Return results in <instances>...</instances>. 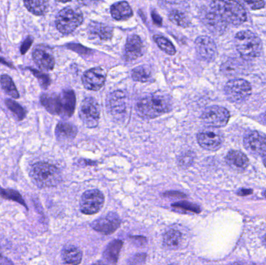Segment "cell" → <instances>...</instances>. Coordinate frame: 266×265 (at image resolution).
Instances as JSON below:
<instances>
[{
	"label": "cell",
	"instance_id": "cell-20",
	"mask_svg": "<svg viewBox=\"0 0 266 265\" xmlns=\"http://www.w3.org/2000/svg\"><path fill=\"white\" fill-rule=\"evenodd\" d=\"M143 45L138 35H131L127 39L124 56L128 62L136 60L143 55Z\"/></svg>",
	"mask_w": 266,
	"mask_h": 265
},
{
	"label": "cell",
	"instance_id": "cell-42",
	"mask_svg": "<svg viewBox=\"0 0 266 265\" xmlns=\"http://www.w3.org/2000/svg\"><path fill=\"white\" fill-rule=\"evenodd\" d=\"M253 193V191L251 189H241L238 192V195L240 196H247V195H251Z\"/></svg>",
	"mask_w": 266,
	"mask_h": 265
},
{
	"label": "cell",
	"instance_id": "cell-29",
	"mask_svg": "<svg viewBox=\"0 0 266 265\" xmlns=\"http://www.w3.org/2000/svg\"><path fill=\"white\" fill-rule=\"evenodd\" d=\"M0 83H1V86H2L4 91L8 94L9 96L12 97L13 98H15V99L20 98L18 91L16 87L14 81L8 75H2L1 76V77H0Z\"/></svg>",
	"mask_w": 266,
	"mask_h": 265
},
{
	"label": "cell",
	"instance_id": "cell-49",
	"mask_svg": "<svg viewBox=\"0 0 266 265\" xmlns=\"http://www.w3.org/2000/svg\"><path fill=\"white\" fill-rule=\"evenodd\" d=\"M264 240H265V241H266V237H265V238H264Z\"/></svg>",
	"mask_w": 266,
	"mask_h": 265
},
{
	"label": "cell",
	"instance_id": "cell-46",
	"mask_svg": "<svg viewBox=\"0 0 266 265\" xmlns=\"http://www.w3.org/2000/svg\"><path fill=\"white\" fill-rule=\"evenodd\" d=\"M263 163H264V166H265L266 167V157L264 158V160H263Z\"/></svg>",
	"mask_w": 266,
	"mask_h": 265
},
{
	"label": "cell",
	"instance_id": "cell-6",
	"mask_svg": "<svg viewBox=\"0 0 266 265\" xmlns=\"http://www.w3.org/2000/svg\"><path fill=\"white\" fill-rule=\"evenodd\" d=\"M83 14L79 10L66 7L57 14L56 27L62 34H69L73 32L83 23Z\"/></svg>",
	"mask_w": 266,
	"mask_h": 265
},
{
	"label": "cell",
	"instance_id": "cell-7",
	"mask_svg": "<svg viewBox=\"0 0 266 265\" xmlns=\"http://www.w3.org/2000/svg\"><path fill=\"white\" fill-rule=\"evenodd\" d=\"M225 94L232 102L241 103L251 95V86L245 79L235 78L228 81L226 84Z\"/></svg>",
	"mask_w": 266,
	"mask_h": 265
},
{
	"label": "cell",
	"instance_id": "cell-47",
	"mask_svg": "<svg viewBox=\"0 0 266 265\" xmlns=\"http://www.w3.org/2000/svg\"><path fill=\"white\" fill-rule=\"evenodd\" d=\"M263 195H264V198H266V191L264 192V193H263Z\"/></svg>",
	"mask_w": 266,
	"mask_h": 265
},
{
	"label": "cell",
	"instance_id": "cell-39",
	"mask_svg": "<svg viewBox=\"0 0 266 265\" xmlns=\"http://www.w3.org/2000/svg\"><path fill=\"white\" fill-rule=\"evenodd\" d=\"M248 4V7L252 10H259L263 8L264 6V3L263 1H255V2H245Z\"/></svg>",
	"mask_w": 266,
	"mask_h": 265
},
{
	"label": "cell",
	"instance_id": "cell-15",
	"mask_svg": "<svg viewBox=\"0 0 266 265\" xmlns=\"http://www.w3.org/2000/svg\"><path fill=\"white\" fill-rule=\"evenodd\" d=\"M106 72L102 68H93L86 71L82 76L83 86L89 91H99L105 84Z\"/></svg>",
	"mask_w": 266,
	"mask_h": 265
},
{
	"label": "cell",
	"instance_id": "cell-19",
	"mask_svg": "<svg viewBox=\"0 0 266 265\" xmlns=\"http://www.w3.org/2000/svg\"><path fill=\"white\" fill-rule=\"evenodd\" d=\"M248 63L244 59L241 60L238 59H229L223 63L220 71L224 76L234 77L245 73L248 71Z\"/></svg>",
	"mask_w": 266,
	"mask_h": 265
},
{
	"label": "cell",
	"instance_id": "cell-9",
	"mask_svg": "<svg viewBox=\"0 0 266 265\" xmlns=\"http://www.w3.org/2000/svg\"><path fill=\"white\" fill-rule=\"evenodd\" d=\"M81 121L87 128H95L99 122L100 109L98 102L94 98H85L79 109Z\"/></svg>",
	"mask_w": 266,
	"mask_h": 265
},
{
	"label": "cell",
	"instance_id": "cell-31",
	"mask_svg": "<svg viewBox=\"0 0 266 265\" xmlns=\"http://www.w3.org/2000/svg\"><path fill=\"white\" fill-rule=\"evenodd\" d=\"M24 5L30 13L37 16L44 15L49 7L46 1H25Z\"/></svg>",
	"mask_w": 266,
	"mask_h": 265
},
{
	"label": "cell",
	"instance_id": "cell-8",
	"mask_svg": "<svg viewBox=\"0 0 266 265\" xmlns=\"http://www.w3.org/2000/svg\"><path fill=\"white\" fill-rule=\"evenodd\" d=\"M202 122L211 128H221L228 124L230 113L226 108L219 106H212L206 108L202 113Z\"/></svg>",
	"mask_w": 266,
	"mask_h": 265
},
{
	"label": "cell",
	"instance_id": "cell-13",
	"mask_svg": "<svg viewBox=\"0 0 266 265\" xmlns=\"http://www.w3.org/2000/svg\"><path fill=\"white\" fill-rule=\"evenodd\" d=\"M197 141L204 150L215 151L219 150L224 143V136L220 131L204 130L197 135Z\"/></svg>",
	"mask_w": 266,
	"mask_h": 265
},
{
	"label": "cell",
	"instance_id": "cell-23",
	"mask_svg": "<svg viewBox=\"0 0 266 265\" xmlns=\"http://www.w3.org/2000/svg\"><path fill=\"white\" fill-rule=\"evenodd\" d=\"M77 134V129L70 123L61 121L56 126V135L58 140L63 143L73 141Z\"/></svg>",
	"mask_w": 266,
	"mask_h": 265
},
{
	"label": "cell",
	"instance_id": "cell-2",
	"mask_svg": "<svg viewBox=\"0 0 266 265\" xmlns=\"http://www.w3.org/2000/svg\"><path fill=\"white\" fill-rule=\"evenodd\" d=\"M172 109L170 98L163 94H154L146 97L137 103V110L141 117L155 118L168 113Z\"/></svg>",
	"mask_w": 266,
	"mask_h": 265
},
{
	"label": "cell",
	"instance_id": "cell-16",
	"mask_svg": "<svg viewBox=\"0 0 266 265\" xmlns=\"http://www.w3.org/2000/svg\"><path fill=\"white\" fill-rule=\"evenodd\" d=\"M120 224L121 221L116 214L108 213L95 220L93 224H91V227L98 233L108 235L116 231Z\"/></svg>",
	"mask_w": 266,
	"mask_h": 265
},
{
	"label": "cell",
	"instance_id": "cell-33",
	"mask_svg": "<svg viewBox=\"0 0 266 265\" xmlns=\"http://www.w3.org/2000/svg\"><path fill=\"white\" fill-rule=\"evenodd\" d=\"M153 40L157 43L158 47L163 52H165L167 54L170 55V56L175 55V47L173 46V45L168 39L163 37V36L155 35L153 37Z\"/></svg>",
	"mask_w": 266,
	"mask_h": 265
},
{
	"label": "cell",
	"instance_id": "cell-26",
	"mask_svg": "<svg viewBox=\"0 0 266 265\" xmlns=\"http://www.w3.org/2000/svg\"><path fill=\"white\" fill-rule=\"evenodd\" d=\"M123 242L118 240H114L108 244L104 253V258L108 265H115L116 263Z\"/></svg>",
	"mask_w": 266,
	"mask_h": 265
},
{
	"label": "cell",
	"instance_id": "cell-25",
	"mask_svg": "<svg viewBox=\"0 0 266 265\" xmlns=\"http://www.w3.org/2000/svg\"><path fill=\"white\" fill-rule=\"evenodd\" d=\"M111 14L115 20H121L132 17L133 12L128 3L118 2L111 6Z\"/></svg>",
	"mask_w": 266,
	"mask_h": 265
},
{
	"label": "cell",
	"instance_id": "cell-50",
	"mask_svg": "<svg viewBox=\"0 0 266 265\" xmlns=\"http://www.w3.org/2000/svg\"><path fill=\"white\" fill-rule=\"evenodd\" d=\"M0 51H1V47H0Z\"/></svg>",
	"mask_w": 266,
	"mask_h": 265
},
{
	"label": "cell",
	"instance_id": "cell-14",
	"mask_svg": "<svg viewBox=\"0 0 266 265\" xmlns=\"http://www.w3.org/2000/svg\"><path fill=\"white\" fill-rule=\"evenodd\" d=\"M196 49L199 57L206 62H212L217 54L216 43L207 36H200L196 39Z\"/></svg>",
	"mask_w": 266,
	"mask_h": 265
},
{
	"label": "cell",
	"instance_id": "cell-41",
	"mask_svg": "<svg viewBox=\"0 0 266 265\" xmlns=\"http://www.w3.org/2000/svg\"><path fill=\"white\" fill-rule=\"evenodd\" d=\"M0 265H14L11 260H9L7 257H3L0 255Z\"/></svg>",
	"mask_w": 266,
	"mask_h": 265
},
{
	"label": "cell",
	"instance_id": "cell-37",
	"mask_svg": "<svg viewBox=\"0 0 266 265\" xmlns=\"http://www.w3.org/2000/svg\"><path fill=\"white\" fill-rule=\"evenodd\" d=\"M194 158H195V155L192 152H186V153H183L179 158V165L182 167H189L193 163Z\"/></svg>",
	"mask_w": 266,
	"mask_h": 265
},
{
	"label": "cell",
	"instance_id": "cell-22",
	"mask_svg": "<svg viewBox=\"0 0 266 265\" xmlns=\"http://www.w3.org/2000/svg\"><path fill=\"white\" fill-rule=\"evenodd\" d=\"M88 33L91 38L104 41L111 38L113 34V29L102 23L92 22L88 27Z\"/></svg>",
	"mask_w": 266,
	"mask_h": 265
},
{
	"label": "cell",
	"instance_id": "cell-34",
	"mask_svg": "<svg viewBox=\"0 0 266 265\" xmlns=\"http://www.w3.org/2000/svg\"><path fill=\"white\" fill-rule=\"evenodd\" d=\"M6 104H7V108H9L11 112L14 114L16 118L19 121L24 119L26 116V111L24 108H22L18 103L13 100L7 99L6 100Z\"/></svg>",
	"mask_w": 266,
	"mask_h": 265
},
{
	"label": "cell",
	"instance_id": "cell-45",
	"mask_svg": "<svg viewBox=\"0 0 266 265\" xmlns=\"http://www.w3.org/2000/svg\"><path fill=\"white\" fill-rule=\"evenodd\" d=\"M262 119L264 120V122L266 123V112L262 115Z\"/></svg>",
	"mask_w": 266,
	"mask_h": 265
},
{
	"label": "cell",
	"instance_id": "cell-24",
	"mask_svg": "<svg viewBox=\"0 0 266 265\" xmlns=\"http://www.w3.org/2000/svg\"><path fill=\"white\" fill-rule=\"evenodd\" d=\"M63 261L66 265H79L82 260V252L74 246H66L62 252Z\"/></svg>",
	"mask_w": 266,
	"mask_h": 265
},
{
	"label": "cell",
	"instance_id": "cell-40",
	"mask_svg": "<svg viewBox=\"0 0 266 265\" xmlns=\"http://www.w3.org/2000/svg\"><path fill=\"white\" fill-rule=\"evenodd\" d=\"M152 18H153V23L157 26L162 25V18L157 14L155 11H153L151 14Z\"/></svg>",
	"mask_w": 266,
	"mask_h": 265
},
{
	"label": "cell",
	"instance_id": "cell-43",
	"mask_svg": "<svg viewBox=\"0 0 266 265\" xmlns=\"http://www.w3.org/2000/svg\"><path fill=\"white\" fill-rule=\"evenodd\" d=\"M231 265H251L248 263H244V262H236V263H233Z\"/></svg>",
	"mask_w": 266,
	"mask_h": 265
},
{
	"label": "cell",
	"instance_id": "cell-30",
	"mask_svg": "<svg viewBox=\"0 0 266 265\" xmlns=\"http://www.w3.org/2000/svg\"><path fill=\"white\" fill-rule=\"evenodd\" d=\"M169 20L173 24L179 26L181 27H187L190 24V20L189 17L185 13L180 10H173L170 11L168 15Z\"/></svg>",
	"mask_w": 266,
	"mask_h": 265
},
{
	"label": "cell",
	"instance_id": "cell-3",
	"mask_svg": "<svg viewBox=\"0 0 266 265\" xmlns=\"http://www.w3.org/2000/svg\"><path fill=\"white\" fill-rule=\"evenodd\" d=\"M30 178L39 188H52L62 181L60 170L54 165L40 162L33 165L30 169Z\"/></svg>",
	"mask_w": 266,
	"mask_h": 265
},
{
	"label": "cell",
	"instance_id": "cell-51",
	"mask_svg": "<svg viewBox=\"0 0 266 265\" xmlns=\"http://www.w3.org/2000/svg\"><path fill=\"white\" fill-rule=\"evenodd\" d=\"M170 265H176V264H170Z\"/></svg>",
	"mask_w": 266,
	"mask_h": 265
},
{
	"label": "cell",
	"instance_id": "cell-10",
	"mask_svg": "<svg viewBox=\"0 0 266 265\" xmlns=\"http://www.w3.org/2000/svg\"><path fill=\"white\" fill-rule=\"evenodd\" d=\"M202 21L211 32L216 35L224 34L228 28V23L211 4L202 13Z\"/></svg>",
	"mask_w": 266,
	"mask_h": 265
},
{
	"label": "cell",
	"instance_id": "cell-11",
	"mask_svg": "<svg viewBox=\"0 0 266 265\" xmlns=\"http://www.w3.org/2000/svg\"><path fill=\"white\" fill-rule=\"evenodd\" d=\"M105 202V197L98 190L86 191L80 199V209L86 215L98 213L102 208Z\"/></svg>",
	"mask_w": 266,
	"mask_h": 265
},
{
	"label": "cell",
	"instance_id": "cell-18",
	"mask_svg": "<svg viewBox=\"0 0 266 265\" xmlns=\"http://www.w3.org/2000/svg\"><path fill=\"white\" fill-rule=\"evenodd\" d=\"M33 59L36 64L45 70H53L55 66V59L49 48L38 46L33 52Z\"/></svg>",
	"mask_w": 266,
	"mask_h": 265
},
{
	"label": "cell",
	"instance_id": "cell-44",
	"mask_svg": "<svg viewBox=\"0 0 266 265\" xmlns=\"http://www.w3.org/2000/svg\"><path fill=\"white\" fill-rule=\"evenodd\" d=\"M94 265H108V263H106V262H103V261H98L96 263H95Z\"/></svg>",
	"mask_w": 266,
	"mask_h": 265
},
{
	"label": "cell",
	"instance_id": "cell-17",
	"mask_svg": "<svg viewBox=\"0 0 266 265\" xmlns=\"http://www.w3.org/2000/svg\"><path fill=\"white\" fill-rule=\"evenodd\" d=\"M108 110L114 117H121L126 111V98L120 91L111 93L108 98Z\"/></svg>",
	"mask_w": 266,
	"mask_h": 265
},
{
	"label": "cell",
	"instance_id": "cell-1",
	"mask_svg": "<svg viewBox=\"0 0 266 265\" xmlns=\"http://www.w3.org/2000/svg\"><path fill=\"white\" fill-rule=\"evenodd\" d=\"M40 102L51 114L71 117L76 108V95L73 91H65L61 95L56 94H44Z\"/></svg>",
	"mask_w": 266,
	"mask_h": 265
},
{
	"label": "cell",
	"instance_id": "cell-4",
	"mask_svg": "<svg viewBox=\"0 0 266 265\" xmlns=\"http://www.w3.org/2000/svg\"><path fill=\"white\" fill-rule=\"evenodd\" d=\"M235 46L245 61L253 60L261 55L262 45L259 37L250 30H242L235 36Z\"/></svg>",
	"mask_w": 266,
	"mask_h": 265
},
{
	"label": "cell",
	"instance_id": "cell-48",
	"mask_svg": "<svg viewBox=\"0 0 266 265\" xmlns=\"http://www.w3.org/2000/svg\"><path fill=\"white\" fill-rule=\"evenodd\" d=\"M0 255H1V249H0Z\"/></svg>",
	"mask_w": 266,
	"mask_h": 265
},
{
	"label": "cell",
	"instance_id": "cell-27",
	"mask_svg": "<svg viewBox=\"0 0 266 265\" xmlns=\"http://www.w3.org/2000/svg\"><path fill=\"white\" fill-rule=\"evenodd\" d=\"M182 235L181 232L170 230L163 236V246L169 250H176L180 247Z\"/></svg>",
	"mask_w": 266,
	"mask_h": 265
},
{
	"label": "cell",
	"instance_id": "cell-5",
	"mask_svg": "<svg viewBox=\"0 0 266 265\" xmlns=\"http://www.w3.org/2000/svg\"><path fill=\"white\" fill-rule=\"evenodd\" d=\"M211 5L218 10L228 24L239 26L248 18L244 6L235 1H214Z\"/></svg>",
	"mask_w": 266,
	"mask_h": 265
},
{
	"label": "cell",
	"instance_id": "cell-21",
	"mask_svg": "<svg viewBox=\"0 0 266 265\" xmlns=\"http://www.w3.org/2000/svg\"><path fill=\"white\" fill-rule=\"evenodd\" d=\"M228 166L237 172H244L248 168L249 160L246 155L238 150H231L226 156Z\"/></svg>",
	"mask_w": 266,
	"mask_h": 265
},
{
	"label": "cell",
	"instance_id": "cell-36",
	"mask_svg": "<svg viewBox=\"0 0 266 265\" xmlns=\"http://www.w3.org/2000/svg\"><path fill=\"white\" fill-rule=\"evenodd\" d=\"M30 71L33 72L34 76L38 79L39 82H40V86L44 88H47L51 84V79L46 74L43 73V72H40V71L36 70V69H33V68H29Z\"/></svg>",
	"mask_w": 266,
	"mask_h": 265
},
{
	"label": "cell",
	"instance_id": "cell-32",
	"mask_svg": "<svg viewBox=\"0 0 266 265\" xmlns=\"http://www.w3.org/2000/svg\"><path fill=\"white\" fill-rule=\"evenodd\" d=\"M151 71L146 66H139L135 68L131 72V77L138 82H148L151 79Z\"/></svg>",
	"mask_w": 266,
	"mask_h": 265
},
{
	"label": "cell",
	"instance_id": "cell-38",
	"mask_svg": "<svg viewBox=\"0 0 266 265\" xmlns=\"http://www.w3.org/2000/svg\"><path fill=\"white\" fill-rule=\"evenodd\" d=\"M33 43V38L31 37H28L24 42H23L22 46L20 48V50H21V54L24 55L26 52L29 50L30 46L32 45Z\"/></svg>",
	"mask_w": 266,
	"mask_h": 265
},
{
	"label": "cell",
	"instance_id": "cell-35",
	"mask_svg": "<svg viewBox=\"0 0 266 265\" xmlns=\"http://www.w3.org/2000/svg\"><path fill=\"white\" fill-rule=\"evenodd\" d=\"M173 208H179V209L186 210V211H192L194 213H199L201 211L200 208L195 204L188 202V201H180L176 202L175 204L172 205Z\"/></svg>",
	"mask_w": 266,
	"mask_h": 265
},
{
	"label": "cell",
	"instance_id": "cell-12",
	"mask_svg": "<svg viewBox=\"0 0 266 265\" xmlns=\"http://www.w3.org/2000/svg\"><path fill=\"white\" fill-rule=\"evenodd\" d=\"M244 146L254 156H266V136L259 131H248L244 138Z\"/></svg>",
	"mask_w": 266,
	"mask_h": 265
},
{
	"label": "cell",
	"instance_id": "cell-28",
	"mask_svg": "<svg viewBox=\"0 0 266 265\" xmlns=\"http://www.w3.org/2000/svg\"><path fill=\"white\" fill-rule=\"evenodd\" d=\"M0 197L6 200L15 201L23 205L26 209L28 210V206L26 204L22 195H20V192H17L16 190L3 188L2 187H0Z\"/></svg>",
	"mask_w": 266,
	"mask_h": 265
}]
</instances>
